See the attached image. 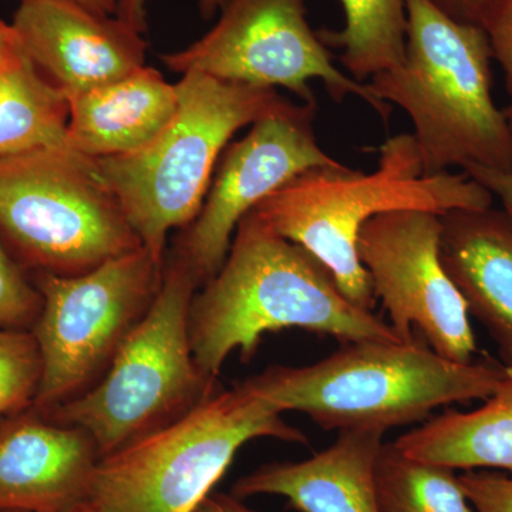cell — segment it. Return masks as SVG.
<instances>
[{
	"instance_id": "cell-1",
	"label": "cell",
	"mask_w": 512,
	"mask_h": 512,
	"mask_svg": "<svg viewBox=\"0 0 512 512\" xmlns=\"http://www.w3.org/2000/svg\"><path fill=\"white\" fill-rule=\"evenodd\" d=\"M295 328L342 343L400 340L389 323L353 305L311 252L249 212L220 271L192 298L195 362L218 377L234 350L248 362L266 333Z\"/></svg>"
},
{
	"instance_id": "cell-2",
	"label": "cell",
	"mask_w": 512,
	"mask_h": 512,
	"mask_svg": "<svg viewBox=\"0 0 512 512\" xmlns=\"http://www.w3.org/2000/svg\"><path fill=\"white\" fill-rule=\"evenodd\" d=\"M505 366L458 363L426 342L357 340L306 366H271L239 382L279 413L298 412L325 430H372L423 421L437 407L485 400Z\"/></svg>"
},
{
	"instance_id": "cell-3",
	"label": "cell",
	"mask_w": 512,
	"mask_h": 512,
	"mask_svg": "<svg viewBox=\"0 0 512 512\" xmlns=\"http://www.w3.org/2000/svg\"><path fill=\"white\" fill-rule=\"evenodd\" d=\"M493 201V194L464 171L424 175L413 134H399L380 147L373 173L343 164L311 168L251 212L318 258L353 305L373 312L372 284L357 255V239L367 221L392 211L444 215L487 210Z\"/></svg>"
},
{
	"instance_id": "cell-4",
	"label": "cell",
	"mask_w": 512,
	"mask_h": 512,
	"mask_svg": "<svg viewBox=\"0 0 512 512\" xmlns=\"http://www.w3.org/2000/svg\"><path fill=\"white\" fill-rule=\"evenodd\" d=\"M404 2L406 59L367 84L412 120L423 174L471 165L512 171V133L494 101L487 33L450 18L431 0Z\"/></svg>"
},
{
	"instance_id": "cell-5",
	"label": "cell",
	"mask_w": 512,
	"mask_h": 512,
	"mask_svg": "<svg viewBox=\"0 0 512 512\" xmlns=\"http://www.w3.org/2000/svg\"><path fill=\"white\" fill-rule=\"evenodd\" d=\"M177 86L178 111L143 150L96 160L141 245L165 262L168 232L197 218L217 161L241 128L291 101L274 89L185 73Z\"/></svg>"
},
{
	"instance_id": "cell-6",
	"label": "cell",
	"mask_w": 512,
	"mask_h": 512,
	"mask_svg": "<svg viewBox=\"0 0 512 512\" xmlns=\"http://www.w3.org/2000/svg\"><path fill=\"white\" fill-rule=\"evenodd\" d=\"M198 284L187 264L165 256L163 281L99 382L49 414L90 433L100 457L181 419L217 392V377L195 362L190 308Z\"/></svg>"
},
{
	"instance_id": "cell-7",
	"label": "cell",
	"mask_w": 512,
	"mask_h": 512,
	"mask_svg": "<svg viewBox=\"0 0 512 512\" xmlns=\"http://www.w3.org/2000/svg\"><path fill=\"white\" fill-rule=\"evenodd\" d=\"M265 437L308 443L238 383L218 389L181 419L100 458L87 504L96 512H195L239 448Z\"/></svg>"
},
{
	"instance_id": "cell-8",
	"label": "cell",
	"mask_w": 512,
	"mask_h": 512,
	"mask_svg": "<svg viewBox=\"0 0 512 512\" xmlns=\"http://www.w3.org/2000/svg\"><path fill=\"white\" fill-rule=\"evenodd\" d=\"M0 237L23 268L59 276L143 247L96 160L67 144L0 157Z\"/></svg>"
},
{
	"instance_id": "cell-9",
	"label": "cell",
	"mask_w": 512,
	"mask_h": 512,
	"mask_svg": "<svg viewBox=\"0 0 512 512\" xmlns=\"http://www.w3.org/2000/svg\"><path fill=\"white\" fill-rule=\"evenodd\" d=\"M164 264L140 247L86 274L36 275L42 296L30 330L42 360L36 410L49 414L99 382L153 305Z\"/></svg>"
},
{
	"instance_id": "cell-10",
	"label": "cell",
	"mask_w": 512,
	"mask_h": 512,
	"mask_svg": "<svg viewBox=\"0 0 512 512\" xmlns=\"http://www.w3.org/2000/svg\"><path fill=\"white\" fill-rule=\"evenodd\" d=\"M161 59L181 76L197 72L261 89L285 87L306 104H318L309 82L319 79L333 100L360 97L384 123L393 110L369 84L333 64L329 47L309 25L306 0H225L207 35Z\"/></svg>"
},
{
	"instance_id": "cell-11",
	"label": "cell",
	"mask_w": 512,
	"mask_h": 512,
	"mask_svg": "<svg viewBox=\"0 0 512 512\" xmlns=\"http://www.w3.org/2000/svg\"><path fill=\"white\" fill-rule=\"evenodd\" d=\"M441 229V215L433 212H384L360 231L357 255L400 340L416 338V329L434 352L470 363L476 335L467 303L441 262Z\"/></svg>"
},
{
	"instance_id": "cell-12",
	"label": "cell",
	"mask_w": 512,
	"mask_h": 512,
	"mask_svg": "<svg viewBox=\"0 0 512 512\" xmlns=\"http://www.w3.org/2000/svg\"><path fill=\"white\" fill-rule=\"evenodd\" d=\"M316 110L318 104L289 103L255 121L247 136L229 144L197 218L173 249L190 268L198 289L220 271L239 222L259 202L311 168L342 164L316 140Z\"/></svg>"
},
{
	"instance_id": "cell-13",
	"label": "cell",
	"mask_w": 512,
	"mask_h": 512,
	"mask_svg": "<svg viewBox=\"0 0 512 512\" xmlns=\"http://www.w3.org/2000/svg\"><path fill=\"white\" fill-rule=\"evenodd\" d=\"M12 26L37 70L67 101L146 66L141 33L74 0H20Z\"/></svg>"
},
{
	"instance_id": "cell-14",
	"label": "cell",
	"mask_w": 512,
	"mask_h": 512,
	"mask_svg": "<svg viewBox=\"0 0 512 512\" xmlns=\"http://www.w3.org/2000/svg\"><path fill=\"white\" fill-rule=\"evenodd\" d=\"M80 427L42 417L0 419V512H74L89 500L100 461Z\"/></svg>"
},
{
	"instance_id": "cell-15",
	"label": "cell",
	"mask_w": 512,
	"mask_h": 512,
	"mask_svg": "<svg viewBox=\"0 0 512 512\" xmlns=\"http://www.w3.org/2000/svg\"><path fill=\"white\" fill-rule=\"evenodd\" d=\"M383 433L339 431L338 439L308 460L269 463L235 481L238 500L279 495L299 512H380L376 461Z\"/></svg>"
},
{
	"instance_id": "cell-16",
	"label": "cell",
	"mask_w": 512,
	"mask_h": 512,
	"mask_svg": "<svg viewBox=\"0 0 512 512\" xmlns=\"http://www.w3.org/2000/svg\"><path fill=\"white\" fill-rule=\"evenodd\" d=\"M440 256L470 316L495 340L512 366V220L504 211L441 215Z\"/></svg>"
},
{
	"instance_id": "cell-17",
	"label": "cell",
	"mask_w": 512,
	"mask_h": 512,
	"mask_svg": "<svg viewBox=\"0 0 512 512\" xmlns=\"http://www.w3.org/2000/svg\"><path fill=\"white\" fill-rule=\"evenodd\" d=\"M178 104L177 86L141 67L69 100L67 146L93 160L137 153L170 126Z\"/></svg>"
},
{
	"instance_id": "cell-18",
	"label": "cell",
	"mask_w": 512,
	"mask_h": 512,
	"mask_svg": "<svg viewBox=\"0 0 512 512\" xmlns=\"http://www.w3.org/2000/svg\"><path fill=\"white\" fill-rule=\"evenodd\" d=\"M406 456L453 470L512 474V366L483 406L447 410L393 441Z\"/></svg>"
},
{
	"instance_id": "cell-19",
	"label": "cell",
	"mask_w": 512,
	"mask_h": 512,
	"mask_svg": "<svg viewBox=\"0 0 512 512\" xmlns=\"http://www.w3.org/2000/svg\"><path fill=\"white\" fill-rule=\"evenodd\" d=\"M69 101L20 50L0 70V157L64 146Z\"/></svg>"
},
{
	"instance_id": "cell-20",
	"label": "cell",
	"mask_w": 512,
	"mask_h": 512,
	"mask_svg": "<svg viewBox=\"0 0 512 512\" xmlns=\"http://www.w3.org/2000/svg\"><path fill=\"white\" fill-rule=\"evenodd\" d=\"M345 28L320 30L328 47L339 49L340 63L356 82L402 66L406 59L407 13L404 0H340Z\"/></svg>"
},
{
	"instance_id": "cell-21",
	"label": "cell",
	"mask_w": 512,
	"mask_h": 512,
	"mask_svg": "<svg viewBox=\"0 0 512 512\" xmlns=\"http://www.w3.org/2000/svg\"><path fill=\"white\" fill-rule=\"evenodd\" d=\"M380 512H476L456 470L416 460L383 443L376 461Z\"/></svg>"
},
{
	"instance_id": "cell-22",
	"label": "cell",
	"mask_w": 512,
	"mask_h": 512,
	"mask_svg": "<svg viewBox=\"0 0 512 512\" xmlns=\"http://www.w3.org/2000/svg\"><path fill=\"white\" fill-rule=\"evenodd\" d=\"M42 360L30 330L0 329V419L33 406Z\"/></svg>"
},
{
	"instance_id": "cell-23",
	"label": "cell",
	"mask_w": 512,
	"mask_h": 512,
	"mask_svg": "<svg viewBox=\"0 0 512 512\" xmlns=\"http://www.w3.org/2000/svg\"><path fill=\"white\" fill-rule=\"evenodd\" d=\"M40 309L39 289L0 237V329H32Z\"/></svg>"
},
{
	"instance_id": "cell-24",
	"label": "cell",
	"mask_w": 512,
	"mask_h": 512,
	"mask_svg": "<svg viewBox=\"0 0 512 512\" xmlns=\"http://www.w3.org/2000/svg\"><path fill=\"white\" fill-rule=\"evenodd\" d=\"M483 29L490 40L494 60L504 73L508 94L504 114L512 133V0H494L485 16Z\"/></svg>"
},
{
	"instance_id": "cell-25",
	"label": "cell",
	"mask_w": 512,
	"mask_h": 512,
	"mask_svg": "<svg viewBox=\"0 0 512 512\" xmlns=\"http://www.w3.org/2000/svg\"><path fill=\"white\" fill-rule=\"evenodd\" d=\"M458 481L476 512H512V477L470 470L460 474Z\"/></svg>"
},
{
	"instance_id": "cell-26",
	"label": "cell",
	"mask_w": 512,
	"mask_h": 512,
	"mask_svg": "<svg viewBox=\"0 0 512 512\" xmlns=\"http://www.w3.org/2000/svg\"><path fill=\"white\" fill-rule=\"evenodd\" d=\"M224 3L225 0H200L202 19L210 20ZM116 16L143 35L147 30V0H119Z\"/></svg>"
},
{
	"instance_id": "cell-27",
	"label": "cell",
	"mask_w": 512,
	"mask_h": 512,
	"mask_svg": "<svg viewBox=\"0 0 512 512\" xmlns=\"http://www.w3.org/2000/svg\"><path fill=\"white\" fill-rule=\"evenodd\" d=\"M478 184L483 185L503 204V211L512 220V171L494 170V168L471 165L463 170Z\"/></svg>"
},
{
	"instance_id": "cell-28",
	"label": "cell",
	"mask_w": 512,
	"mask_h": 512,
	"mask_svg": "<svg viewBox=\"0 0 512 512\" xmlns=\"http://www.w3.org/2000/svg\"><path fill=\"white\" fill-rule=\"evenodd\" d=\"M434 5L454 20L483 28L485 16L494 0H431Z\"/></svg>"
},
{
	"instance_id": "cell-29",
	"label": "cell",
	"mask_w": 512,
	"mask_h": 512,
	"mask_svg": "<svg viewBox=\"0 0 512 512\" xmlns=\"http://www.w3.org/2000/svg\"><path fill=\"white\" fill-rule=\"evenodd\" d=\"M195 512H256L232 494L212 493Z\"/></svg>"
},
{
	"instance_id": "cell-30",
	"label": "cell",
	"mask_w": 512,
	"mask_h": 512,
	"mask_svg": "<svg viewBox=\"0 0 512 512\" xmlns=\"http://www.w3.org/2000/svg\"><path fill=\"white\" fill-rule=\"evenodd\" d=\"M20 50L22 46L12 23L0 20V70L5 69L19 55Z\"/></svg>"
},
{
	"instance_id": "cell-31",
	"label": "cell",
	"mask_w": 512,
	"mask_h": 512,
	"mask_svg": "<svg viewBox=\"0 0 512 512\" xmlns=\"http://www.w3.org/2000/svg\"><path fill=\"white\" fill-rule=\"evenodd\" d=\"M84 8L100 13V15L116 16L119 0H74Z\"/></svg>"
},
{
	"instance_id": "cell-32",
	"label": "cell",
	"mask_w": 512,
	"mask_h": 512,
	"mask_svg": "<svg viewBox=\"0 0 512 512\" xmlns=\"http://www.w3.org/2000/svg\"><path fill=\"white\" fill-rule=\"evenodd\" d=\"M74 512H96V511H94L93 508L90 507L89 504L84 503L83 505H80V507L77 508V510Z\"/></svg>"
}]
</instances>
